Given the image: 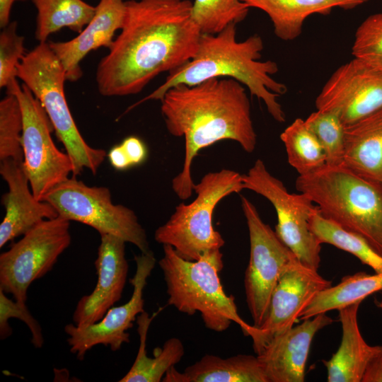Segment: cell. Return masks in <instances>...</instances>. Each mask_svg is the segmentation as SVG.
Segmentation results:
<instances>
[{
    "label": "cell",
    "instance_id": "6da1fadb",
    "mask_svg": "<svg viewBox=\"0 0 382 382\" xmlns=\"http://www.w3.org/2000/svg\"><path fill=\"white\" fill-rule=\"evenodd\" d=\"M120 33L98 64L96 83L107 97L140 93L155 77L196 54L202 33L190 0H129Z\"/></svg>",
    "mask_w": 382,
    "mask_h": 382
},
{
    "label": "cell",
    "instance_id": "7a4b0ae2",
    "mask_svg": "<svg viewBox=\"0 0 382 382\" xmlns=\"http://www.w3.org/2000/svg\"><path fill=\"white\" fill-rule=\"evenodd\" d=\"M161 110L168 132L184 137L182 170L172 180V189L180 199L194 191L192 164L198 152L222 140L238 142L254 151L257 135L245 87L228 78H212L195 85L178 84L161 100Z\"/></svg>",
    "mask_w": 382,
    "mask_h": 382
},
{
    "label": "cell",
    "instance_id": "3957f363",
    "mask_svg": "<svg viewBox=\"0 0 382 382\" xmlns=\"http://www.w3.org/2000/svg\"><path fill=\"white\" fill-rule=\"evenodd\" d=\"M236 25L231 23L216 34H202L195 57L169 72L160 86L127 110L147 100H161L169 88L178 84L191 86L212 78H228L238 81L251 96L262 100L277 122H285L277 98L287 91V87L272 78L279 70L277 64L260 60L264 44L258 34L238 41Z\"/></svg>",
    "mask_w": 382,
    "mask_h": 382
},
{
    "label": "cell",
    "instance_id": "277c9868",
    "mask_svg": "<svg viewBox=\"0 0 382 382\" xmlns=\"http://www.w3.org/2000/svg\"><path fill=\"white\" fill-rule=\"evenodd\" d=\"M163 256L158 261L167 288V303L190 316L199 312L207 328L222 332L231 323L238 324L250 336L254 326L238 313L232 296L221 285L219 272L224 267L220 250L205 253L197 260L181 257L169 245H163Z\"/></svg>",
    "mask_w": 382,
    "mask_h": 382
},
{
    "label": "cell",
    "instance_id": "5b68a950",
    "mask_svg": "<svg viewBox=\"0 0 382 382\" xmlns=\"http://www.w3.org/2000/svg\"><path fill=\"white\" fill-rule=\"evenodd\" d=\"M296 188L316 204L323 216L362 236L382 255V184L342 165H325L299 175Z\"/></svg>",
    "mask_w": 382,
    "mask_h": 382
},
{
    "label": "cell",
    "instance_id": "8992f818",
    "mask_svg": "<svg viewBox=\"0 0 382 382\" xmlns=\"http://www.w3.org/2000/svg\"><path fill=\"white\" fill-rule=\"evenodd\" d=\"M17 69L18 79L40 102L63 144L73 165L71 175H79L85 168L96 174L107 154L91 146L81 134L64 93L65 70L48 42H39L26 53Z\"/></svg>",
    "mask_w": 382,
    "mask_h": 382
},
{
    "label": "cell",
    "instance_id": "52a82bcc",
    "mask_svg": "<svg viewBox=\"0 0 382 382\" xmlns=\"http://www.w3.org/2000/svg\"><path fill=\"white\" fill-rule=\"evenodd\" d=\"M243 190L242 175L236 171L224 168L207 173L194 186L195 199L175 207L169 219L155 231V241L172 246L187 260L220 250L225 241L214 228V210L223 198Z\"/></svg>",
    "mask_w": 382,
    "mask_h": 382
},
{
    "label": "cell",
    "instance_id": "ba28073f",
    "mask_svg": "<svg viewBox=\"0 0 382 382\" xmlns=\"http://www.w3.org/2000/svg\"><path fill=\"white\" fill-rule=\"evenodd\" d=\"M42 200L51 204L59 216L91 226L100 235L119 237L141 253L151 251L146 231L135 212L122 204H115L106 187L89 186L71 175L50 190Z\"/></svg>",
    "mask_w": 382,
    "mask_h": 382
},
{
    "label": "cell",
    "instance_id": "9c48e42d",
    "mask_svg": "<svg viewBox=\"0 0 382 382\" xmlns=\"http://www.w3.org/2000/svg\"><path fill=\"white\" fill-rule=\"evenodd\" d=\"M70 221L45 219L0 255V289L26 303L30 285L45 276L69 246Z\"/></svg>",
    "mask_w": 382,
    "mask_h": 382
},
{
    "label": "cell",
    "instance_id": "30bf717a",
    "mask_svg": "<svg viewBox=\"0 0 382 382\" xmlns=\"http://www.w3.org/2000/svg\"><path fill=\"white\" fill-rule=\"evenodd\" d=\"M243 190L259 194L273 205L277 216L275 233L304 265L318 270L321 243L309 227L317 206L304 193H290L284 183L272 175L261 159H257L242 175Z\"/></svg>",
    "mask_w": 382,
    "mask_h": 382
},
{
    "label": "cell",
    "instance_id": "8fae6325",
    "mask_svg": "<svg viewBox=\"0 0 382 382\" xmlns=\"http://www.w3.org/2000/svg\"><path fill=\"white\" fill-rule=\"evenodd\" d=\"M6 93L15 94L21 107L23 166L34 196L42 200L50 190L72 175L73 165L67 153L54 144L53 126L30 89L18 82Z\"/></svg>",
    "mask_w": 382,
    "mask_h": 382
},
{
    "label": "cell",
    "instance_id": "7c38bea8",
    "mask_svg": "<svg viewBox=\"0 0 382 382\" xmlns=\"http://www.w3.org/2000/svg\"><path fill=\"white\" fill-rule=\"evenodd\" d=\"M241 201L250 238V260L244 279L246 302L253 325L258 328L267 317L271 296L281 274L297 257L262 220L255 205L244 196Z\"/></svg>",
    "mask_w": 382,
    "mask_h": 382
},
{
    "label": "cell",
    "instance_id": "4fadbf2b",
    "mask_svg": "<svg viewBox=\"0 0 382 382\" xmlns=\"http://www.w3.org/2000/svg\"><path fill=\"white\" fill-rule=\"evenodd\" d=\"M136 272L129 280L133 286L130 299L125 304L110 308L101 320L86 326L67 324L64 332L68 335L70 352L83 360L87 352L99 345L109 347L112 351L119 350L129 342L128 330L144 311L143 293L156 264L151 250L134 256Z\"/></svg>",
    "mask_w": 382,
    "mask_h": 382
},
{
    "label": "cell",
    "instance_id": "5bb4252c",
    "mask_svg": "<svg viewBox=\"0 0 382 382\" xmlns=\"http://www.w3.org/2000/svg\"><path fill=\"white\" fill-rule=\"evenodd\" d=\"M315 103L335 112L345 126L355 122L382 108V70L354 58L333 72Z\"/></svg>",
    "mask_w": 382,
    "mask_h": 382
},
{
    "label": "cell",
    "instance_id": "9a60e30c",
    "mask_svg": "<svg viewBox=\"0 0 382 382\" xmlns=\"http://www.w3.org/2000/svg\"><path fill=\"white\" fill-rule=\"evenodd\" d=\"M332 286L318 270L297 258L283 271L274 289L268 313L263 323L250 337L256 354L274 337L291 328L302 310L319 291Z\"/></svg>",
    "mask_w": 382,
    "mask_h": 382
},
{
    "label": "cell",
    "instance_id": "2e32d148",
    "mask_svg": "<svg viewBox=\"0 0 382 382\" xmlns=\"http://www.w3.org/2000/svg\"><path fill=\"white\" fill-rule=\"evenodd\" d=\"M95 261L97 282L92 292L82 296L73 314L77 326H86L103 318L122 297L128 274L126 242L117 236L103 234Z\"/></svg>",
    "mask_w": 382,
    "mask_h": 382
},
{
    "label": "cell",
    "instance_id": "e0dca14e",
    "mask_svg": "<svg viewBox=\"0 0 382 382\" xmlns=\"http://www.w3.org/2000/svg\"><path fill=\"white\" fill-rule=\"evenodd\" d=\"M333 320L326 313L303 320L274 337L257 354L268 382H303L315 335Z\"/></svg>",
    "mask_w": 382,
    "mask_h": 382
},
{
    "label": "cell",
    "instance_id": "ac0fdd59",
    "mask_svg": "<svg viewBox=\"0 0 382 382\" xmlns=\"http://www.w3.org/2000/svg\"><path fill=\"white\" fill-rule=\"evenodd\" d=\"M0 174L8 186V192L1 198L6 209L0 224L1 248L43 220L57 217L58 213L51 204L34 196L23 161H1Z\"/></svg>",
    "mask_w": 382,
    "mask_h": 382
},
{
    "label": "cell",
    "instance_id": "d6986e66",
    "mask_svg": "<svg viewBox=\"0 0 382 382\" xmlns=\"http://www.w3.org/2000/svg\"><path fill=\"white\" fill-rule=\"evenodd\" d=\"M125 11L124 0H100L93 17L76 37L47 42L64 66L66 80L74 82L81 77L80 63L90 52L111 47L116 31L122 27Z\"/></svg>",
    "mask_w": 382,
    "mask_h": 382
},
{
    "label": "cell",
    "instance_id": "ffe728a7",
    "mask_svg": "<svg viewBox=\"0 0 382 382\" xmlns=\"http://www.w3.org/2000/svg\"><path fill=\"white\" fill-rule=\"evenodd\" d=\"M359 301L338 310L342 336L337 352L329 360H323L328 382H361L369 362L382 351L381 345H370L364 339L358 325Z\"/></svg>",
    "mask_w": 382,
    "mask_h": 382
},
{
    "label": "cell",
    "instance_id": "44dd1931",
    "mask_svg": "<svg viewBox=\"0 0 382 382\" xmlns=\"http://www.w3.org/2000/svg\"><path fill=\"white\" fill-rule=\"evenodd\" d=\"M342 166L382 184V108L345 126Z\"/></svg>",
    "mask_w": 382,
    "mask_h": 382
},
{
    "label": "cell",
    "instance_id": "7402d4cb",
    "mask_svg": "<svg viewBox=\"0 0 382 382\" xmlns=\"http://www.w3.org/2000/svg\"><path fill=\"white\" fill-rule=\"evenodd\" d=\"M250 8L265 12L275 35L291 41L300 36L306 19L313 14L329 15L333 8L353 9L370 0H241Z\"/></svg>",
    "mask_w": 382,
    "mask_h": 382
},
{
    "label": "cell",
    "instance_id": "603a6c76",
    "mask_svg": "<svg viewBox=\"0 0 382 382\" xmlns=\"http://www.w3.org/2000/svg\"><path fill=\"white\" fill-rule=\"evenodd\" d=\"M163 382H268L257 357L247 354L221 358L207 354L183 372L171 367Z\"/></svg>",
    "mask_w": 382,
    "mask_h": 382
},
{
    "label": "cell",
    "instance_id": "cb8c5ba5",
    "mask_svg": "<svg viewBox=\"0 0 382 382\" xmlns=\"http://www.w3.org/2000/svg\"><path fill=\"white\" fill-rule=\"evenodd\" d=\"M382 291V273L369 274L359 272L344 277L334 286L317 293L301 312V320L332 310H339L359 301H363L374 293ZM382 309V299L378 303Z\"/></svg>",
    "mask_w": 382,
    "mask_h": 382
},
{
    "label": "cell",
    "instance_id": "d4e9b609",
    "mask_svg": "<svg viewBox=\"0 0 382 382\" xmlns=\"http://www.w3.org/2000/svg\"><path fill=\"white\" fill-rule=\"evenodd\" d=\"M153 318L154 316L150 318L145 311L138 316L139 348L132 367L120 382H159L166 372L175 366L183 357L184 346L181 340L176 337L167 340L162 348L155 349L154 358L146 355V336Z\"/></svg>",
    "mask_w": 382,
    "mask_h": 382
},
{
    "label": "cell",
    "instance_id": "484cf974",
    "mask_svg": "<svg viewBox=\"0 0 382 382\" xmlns=\"http://www.w3.org/2000/svg\"><path fill=\"white\" fill-rule=\"evenodd\" d=\"M36 11L35 37L39 42L63 28L80 33L96 12L83 0H31Z\"/></svg>",
    "mask_w": 382,
    "mask_h": 382
},
{
    "label": "cell",
    "instance_id": "4316f807",
    "mask_svg": "<svg viewBox=\"0 0 382 382\" xmlns=\"http://www.w3.org/2000/svg\"><path fill=\"white\" fill-rule=\"evenodd\" d=\"M309 227L321 244L328 243L348 252L376 273H382V255L362 236L323 216L318 207L310 217Z\"/></svg>",
    "mask_w": 382,
    "mask_h": 382
},
{
    "label": "cell",
    "instance_id": "83f0119b",
    "mask_svg": "<svg viewBox=\"0 0 382 382\" xmlns=\"http://www.w3.org/2000/svg\"><path fill=\"white\" fill-rule=\"evenodd\" d=\"M289 163L299 175H306L326 165L325 154L305 120L296 118L280 134Z\"/></svg>",
    "mask_w": 382,
    "mask_h": 382
},
{
    "label": "cell",
    "instance_id": "f1b7e54d",
    "mask_svg": "<svg viewBox=\"0 0 382 382\" xmlns=\"http://www.w3.org/2000/svg\"><path fill=\"white\" fill-rule=\"evenodd\" d=\"M249 9L241 0H193L192 11L202 34H216L243 21Z\"/></svg>",
    "mask_w": 382,
    "mask_h": 382
},
{
    "label": "cell",
    "instance_id": "f546056e",
    "mask_svg": "<svg viewBox=\"0 0 382 382\" xmlns=\"http://www.w3.org/2000/svg\"><path fill=\"white\" fill-rule=\"evenodd\" d=\"M305 122L323 148L326 165H342L345 125L339 115L334 111L317 110L312 112Z\"/></svg>",
    "mask_w": 382,
    "mask_h": 382
},
{
    "label": "cell",
    "instance_id": "4dcf8cb0",
    "mask_svg": "<svg viewBox=\"0 0 382 382\" xmlns=\"http://www.w3.org/2000/svg\"><path fill=\"white\" fill-rule=\"evenodd\" d=\"M23 113L19 101L15 94L6 93L0 101V161H23Z\"/></svg>",
    "mask_w": 382,
    "mask_h": 382
},
{
    "label": "cell",
    "instance_id": "1f68e13d",
    "mask_svg": "<svg viewBox=\"0 0 382 382\" xmlns=\"http://www.w3.org/2000/svg\"><path fill=\"white\" fill-rule=\"evenodd\" d=\"M352 54L354 58L382 70V12L368 16L357 28Z\"/></svg>",
    "mask_w": 382,
    "mask_h": 382
},
{
    "label": "cell",
    "instance_id": "d6a6232c",
    "mask_svg": "<svg viewBox=\"0 0 382 382\" xmlns=\"http://www.w3.org/2000/svg\"><path fill=\"white\" fill-rule=\"evenodd\" d=\"M25 54L24 37L17 33V22H10L0 33L1 88L10 91L18 83L17 68Z\"/></svg>",
    "mask_w": 382,
    "mask_h": 382
},
{
    "label": "cell",
    "instance_id": "836d02e7",
    "mask_svg": "<svg viewBox=\"0 0 382 382\" xmlns=\"http://www.w3.org/2000/svg\"><path fill=\"white\" fill-rule=\"evenodd\" d=\"M22 320L28 328L31 334V342L35 348H40L44 344L42 328L37 320L28 310L26 303L8 299L4 291L0 289V338L5 340L12 333L8 323L10 318Z\"/></svg>",
    "mask_w": 382,
    "mask_h": 382
},
{
    "label": "cell",
    "instance_id": "e575fe53",
    "mask_svg": "<svg viewBox=\"0 0 382 382\" xmlns=\"http://www.w3.org/2000/svg\"><path fill=\"white\" fill-rule=\"evenodd\" d=\"M120 144L132 166L142 163L147 158V148L139 138L130 136L125 138Z\"/></svg>",
    "mask_w": 382,
    "mask_h": 382
},
{
    "label": "cell",
    "instance_id": "d590c367",
    "mask_svg": "<svg viewBox=\"0 0 382 382\" xmlns=\"http://www.w3.org/2000/svg\"><path fill=\"white\" fill-rule=\"evenodd\" d=\"M111 166L119 170H124L132 166L121 144L111 148L107 154Z\"/></svg>",
    "mask_w": 382,
    "mask_h": 382
},
{
    "label": "cell",
    "instance_id": "8d00e7d4",
    "mask_svg": "<svg viewBox=\"0 0 382 382\" xmlns=\"http://www.w3.org/2000/svg\"><path fill=\"white\" fill-rule=\"evenodd\" d=\"M361 382H382V351L368 364Z\"/></svg>",
    "mask_w": 382,
    "mask_h": 382
},
{
    "label": "cell",
    "instance_id": "74e56055",
    "mask_svg": "<svg viewBox=\"0 0 382 382\" xmlns=\"http://www.w3.org/2000/svg\"><path fill=\"white\" fill-rule=\"evenodd\" d=\"M25 0H0V26L6 27L10 23L12 6L16 1Z\"/></svg>",
    "mask_w": 382,
    "mask_h": 382
}]
</instances>
